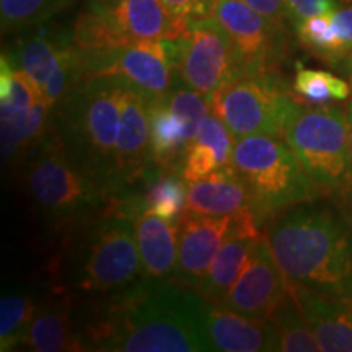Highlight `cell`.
I'll list each match as a JSON object with an SVG mask.
<instances>
[{"mask_svg":"<svg viewBox=\"0 0 352 352\" xmlns=\"http://www.w3.org/2000/svg\"><path fill=\"white\" fill-rule=\"evenodd\" d=\"M341 2H352V0H341Z\"/></svg>","mask_w":352,"mask_h":352,"instance_id":"8d00e7d4","label":"cell"},{"mask_svg":"<svg viewBox=\"0 0 352 352\" xmlns=\"http://www.w3.org/2000/svg\"><path fill=\"white\" fill-rule=\"evenodd\" d=\"M76 0H0L2 33H23L67 10Z\"/></svg>","mask_w":352,"mask_h":352,"instance_id":"f1b7e54d","label":"cell"},{"mask_svg":"<svg viewBox=\"0 0 352 352\" xmlns=\"http://www.w3.org/2000/svg\"><path fill=\"white\" fill-rule=\"evenodd\" d=\"M253 10H256L261 15L276 21V23L285 25L287 21V13H285L284 0H241Z\"/></svg>","mask_w":352,"mask_h":352,"instance_id":"836d02e7","label":"cell"},{"mask_svg":"<svg viewBox=\"0 0 352 352\" xmlns=\"http://www.w3.org/2000/svg\"><path fill=\"white\" fill-rule=\"evenodd\" d=\"M266 236L290 285L352 298V226L344 214L302 202L272 219Z\"/></svg>","mask_w":352,"mask_h":352,"instance_id":"7a4b0ae2","label":"cell"},{"mask_svg":"<svg viewBox=\"0 0 352 352\" xmlns=\"http://www.w3.org/2000/svg\"><path fill=\"white\" fill-rule=\"evenodd\" d=\"M210 19L232 39L245 76L277 74L287 51L285 25L270 20L241 0H215Z\"/></svg>","mask_w":352,"mask_h":352,"instance_id":"4fadbf2b","label":"cell"},{"mask_svg":"<svg viewBox=\"0 0 352 352\" xmlns=\"http://www.w3.org/2000/svg\"><path fill=\"white\" fill-rule=\"evenodd\" d=\"M233 217L182 215L178 222V261L175 283L196 290L220 246L230 235Z\"/></svg>","mask_w":352,"mask_h":352,"instance_id":"2e32d148","label":"cell"},{"mask_svg":"<svg viewBox=\"0 0 352 352\" xmlns=\"http://www.w3.org/2000/svg\"><path fill=\"white\" fill-rule=\"evenodd\" d=\"M230 165L248 188L261 227L284 210L320 197L290 145L277 135L235 139Z\"/></svg>","mask_w":352,"mask_h":352,"instance_id":"277c9868","label":"cell"},{"mask_svg":"<svg viewBox=\"0 0 352 352\" xmlns=\"http://www.w3.org/2000/svg\"><path fill=\"white\" fill-rule=\"evenodd\" d=\"M235 135L217 114H209L184 153L182 168L186 183L197 182L223 166L230 165Z\"/></svg>","mask_w":352,"mask_h":352,"instance_id":"603a6c76","label":"cell"},{"mask_svg":"<svg viewBox=\"0 0 352 352\" xmlns=\"http://www.w3.org/2000/svg\"><path fill=\"white\" fill-rule=\"evenodd\" d=\"M270 321L272 334H274L276 351L283 352H318L321 346L315 338L308 323L303 318V314L298 307V302L294 296L292 287L271 315Z\"/></svg>","mask_w":352,"mask_h":352,"instance_id":"83f0119b","label":"cell"},{"mask_svg":"<svg viewBox=\"0 0 352 352\" xmlns=\"http://www.w3.org/2000/svg\"><path fill=\"white\" fill-rule=\"evenodd\" d=\"M294 91L310 104H328L331 101L349 98L351 87L346 80L327 70L307 69L302 64H297Z\"/></svg>","mask_w":352,"mask_h":352,"instance_id":"4dcf8cb0","label":"cell"},{"mask_svg":"<svg viewBox=\"0 0 352 352\" xmlns=\"http://www.w3.org/2000/svg\"><path fill=\"white\" fill-rule=\"evenodd\" d=\"M54 109L46 100L32 108H2V151L6 160L30 155L50 135L51 114Z\"/></svg>","mask_w":352,"mask_h":352,"instance_id":"484cf974","label":"cell"},{"mask_svg":"<svg viewBox=\"0 0 352 352\" xmlns=\"http://www.w3.org/2000/svg\"><path fill=\"white\" fill-rule=\"evenodd\" d=\"M72 300L60 296L47 307H41L26 329L23 346L36 352L85 351L72 328Z\"/></svg>","mask_w":352,"mask_h":352,"instance_id":"d4e9b609","label":"cell"},{"mask_svg":"<svg viewBox=\"0 0 352 352\" xmlns=\"http://www.w3.org/2000/svg\"><path fill=\"white\" fill-rule=\"evenodd\" d=\"M191 140L186 122L168 107L165 98L148 101V144L153 166L179 171Z\"/></svg>","mask_w":352,"mask_h":352,"instance_id":"cb8c5ba5","label":"cell"},{"mask_svg":"<svg viewBox=\"0 0 352 352\" xmlns=\"http://www.w3.org/2000/svg\"><path fill=\"white\" fill-rule=\"evenodd\" d=\"M240 214H254V206L248 188L232 165L188 183L182 215L233 217Z\"/></svg>","mask_w":352,"mask_h":352,"instance_id":"ac0fdd59","label":"cell"},{"mask_svg":"<svg viewBox=\"0 0 352 352\" xmlns=\"http://www.w3.org/2000/svg\"><path fill=\"white\" fill-rule=\"evenodd\" d=\"M44 25L34 26L33 33L23 32L8 57L33 78L56 111L83 80L82 51L74 44L72 30L59 32Z\"/></svg>","mask_w":352,"mask_h":352,"instance_id":"8fae6325","label":"cell"},{"mask_svg":"<svg viewBox=\"0 0 352 352\" xmlns=\"http://www.w3.org/2000/svg\"><path fill=\"white\" fill-rule=\"evenodd\" d=\"M284 139L320 192L352 189L347 109L296 101L285 120Z\"/></svg>","mask_w":352,"mask_h":352,"instance_id":"5b68a950","label":"cell"},{"mask_svg":"<svg viewBox=\"0 0 352 352\" xmlns=\"http://www.w3.org/2000/svg\"><path fill=\"white\" fill-rule=\"evenodd\" d=\"M188 26L158 0H85L70 30L78 50L96 51L179 38Z\"/></svg>","mask_w":352,"mask_h":352,"instance_id":"52a82bcc","label":"cell"},{"mask_svg":"<svg viewBox=\"0 0 352 352\" xmlns=\"http://www.w3.org/2000/svg\"><path fill=\"white\" fill-rule=\"evenodd\" d=\"M144 189L134 196L138 214L142 210L178 223L188 196V183L178 170L153 166L144 176ZM135 214V215H138Z\"/></svg>","mask_w":352,"mask_h":352,"instance_id":"4316f807","label":"cell"},{"mask_svg":"<svg viewBox=\"0 0 352 352\" xmlns=\"http://www.w3.org/2000/svg\"><path fill=\"white\" fill-rule=\"evenodd\" d=\"M259 227L261 226L254 214L235 215L230 235L226 243L220 246L196 289V292L206 302L217 305L236 283L252 258L254 246L261 235Z\"/></svg>","mask_w":352,"mask_h":352,"instance_id":"e0dca14e","label":"cell"},{"mask_svg":"<svg viewBox=\"0 0 352 352\" xmlns=\"http://www.w3.org/2000/svg\"><path fill=\"white\" fill-rule=\"evenodd\" d=\"M144 277L175 280L178 261V223L142 210L132 219Z\"/></svg>","mask_w":352,"mask_h":352,"instance_id":"ffe728a7","label":"cell"},{"mask_svg":"<svg viewBox=\"0 0 352 352\" xmlns=\"http://www.w3.org/2000/svg\"><path fill=\"white\" fill-rule=\"evenodd\" d=\"M175 19L189 25L191 21L209 19L215 0H158Z\"/></svg>","mask_w":352,"mask_h":352,"instance_id":"d6a6232c","label":"cell"},{"mask_svg":"<svg viewBox=\"0 0 352 352\" xmlns=\"http://www.w3.org/2000/svg\"><path fill=\"white\" fill-rule=\"evenodd\" d=\"M179 38L140 41L108 50H80L83 78L120 77L151 101L166 98L179 83Z\"/></svg>","mask_w":352,"mask_h":352,"instance_id":"9c48e42d","label":"cell"},{"mask_svg":"<svg viewBox=\"0 0 352 352\" xmlns=\"http://www.w3.org/2000/svg\"><path fill=\"white\" fill-rule=\"evenodd\" d=\"M179 41V82L208 100L227 83L245 76L232 39L210 16L191 21Z\"/></svg>","mask_w":352,"mask_h":352,"instance_id":"7c38bea8","label":"cell"},{"mask_svg":"<svg viewBox=\"0 0 352 352\" xmlns=\"http://www.w3.org/2000/svg\"><path fill=\"white\" fill-rule=\"evenodd\" d=\"M78 331L85 351L201 352L212 351L209 302L175 280L140 277L103 297Z\"/></svg>","mask_w":352,"mask_h":352,"instance_id":"6da1fadb","label":"cell"},{"mask_svg":"<svg viewBox=\"0 0 352 352\" xmlns=\"http://www.w3.org/2000/svg\"><path fill=\"white\" fill-rule=\"evenodd\" d=\"M208 329L212 351L261 352L276 351L270 321L248 318L227 308L209 303Z\"/></svg>","mask_w":352,"mask_h":352,"instance_id":"7402d4cb","label":"cell"},{"mask_svg":"<svg viewBox=\"0 0 352 352\" xmlns=\"http://www.w3.org/2000/svg\"><path fill=\"white\" fill-rule=\"evenodd\" d=\"M38 314L36 303L26 294L13 292L0 302V351H13L23 346L26 329Z\"/></svg>","mask_w":352,"mask_h":352,"instance_id":"f546056e","label":"cell"},{"mask_svg":"<svg viewBox=\"0 0 352 352\" xmlns=\"http://www.w3.org/2000/svg\"><path fill=\"white\" fill-rule=\"evenodd\" d=\"M341 0H284L287 21L292 23L294 28L302 21L311 16L331 13L340 8Z\"/></svg>","mask_w":352,"mask_h":352,"instance_id":"1f68e13d","label":"cell"},{"mask_svg":"<svg viewBox=\"0 0 352 352\" xmlns=\"http://www.w3.org/2000/svg\"><path fill=\"white\" fill-rule=\"evenodd\" d=\"M210 111L226 122L235 139L254 134L284 138V124L296 100L276 72L241 76L210 96Z\"/></svg>","mask_w":352,"mask_h":352,"instance_id":"30bf717a","label":"cell"},{"mask_svg":"<svg viewBox=\"0 0 352 352\" xmlns=\"http://www.w3.org/2000/svg\"><path fill=\"white\" fill-rule=\"evenodd\" d=\"M290 287L321 351L352 352V298L323 296L296 285Z\"/></svg>","mask_w":352,"mask_h":352,"instance_id":"d6986e66","label":"cell"},{"mask_svg":"<svg viewBox=\"0 0 352 352\" xmlns=\"http://www.w3.org/2000/svg\"><path fill=\"white\" fill-rule=\"evenodd\" d=\"M25 183L34 206L54 222H72L111 201L80 164L65 151L59 135H47L30 153Z\"/></svg>","mask_w":352,"mask_h":352,"instance_id":"8992f818","label":"cell"},{"mask_svg":"<svg viewBox=\"0 0 352 352\" xmlns=\"http://www.w3.org/2000/svg\"><path fill=\"white\" fill-rule=\"evenodd\" d=\"M148 101L138 88L127 87L121 104L120 135L109 183L111 199L116 195H124L127 188L142 179L153 166L148 144Z\"/></svg>","mask_w":352,"mask_h":352,"instance_id":"9a60e30c","label":"cell"},{"mask_svg":"<svg viewBox=\"0 0 352 352\" xmlns=\"http://www.w3.org/2000/svg\"><path fill=\"white\" fill-rule=\"evenodd\" d=\"M127 87L129 83L120 77L83 78L57 108L59 138L65 151L98 179L108 195L120 135L121 104Z\"/></svg>","mask_w":352,"mask_h":352,"instance_id":"3957f363","label":"cell"},{"mask_svg":"<svg viewBox=\"0 0 352 352\" xmlns=\"http://www.w3.org/2000/svg\"><path fill=\"white\" fill-rule=\"evenodd\" d=\"M342 69H344L346 72H349L352 76V54L344 60V64H342Z\"/></svg>","mask_w":352,"mask_h":352,"instance_id":"d590c367","label":"cell"},{"mask_svg":"<svg viewBox=\"0 0 352 352\" xmlns=\"http://www.w3.org/2000/svg\"><path fill=\"white\" fill-rule=\"evenodd\" d=\"M142 276L132 220L113 214L95 223L76 254L74 285L91 296L108 297Z\"/></svg>","mask_w":352,"mask_h":352,"instance_id":"ba28073f","label":"cell"},{"mask_svg":"<svg viewBox=\"0 0 352 352\" xmlns=\"http://www.w3.org/2000/svg\"><path fill=\"white\" fill-rule=\"evenodd\" d=\"M289 290L290 284L276 261L266 233H261L243 272L217 307L248 318L267 321Z\"/></svg>","mask_w":352,"mask_h":352,"instance_id":"5bb4252c","label":"cell"},{"mask_svg":"<svg viewBox=\"0 0 352 352\" xmlns=\"http://www.w3.org/2000/svg\"><path fill=\"white\" fill-rule=\"evenodd\" d=\"M294 30L298 41L311 54L333 67H342L352 54V3L331 13L311 16Z\"/></svg>","mask_w":352,"mask_h":352,"instance_id":"44dd1931","label":"cell"},{"mask_svg":"<svg viewBox=\"0 0 352 352\" xmlns=\"http://www.w3.org/2000/svg\"><path fill=\"white\" fill-rule=\"evenodd\" d=\"M347 118H349V160H351V182H352V101L347 104Z\"/></svg>","mask_w":352,"mask_h":352,"instance_id":"e575fe53","label":"cell"}]
</instances>
